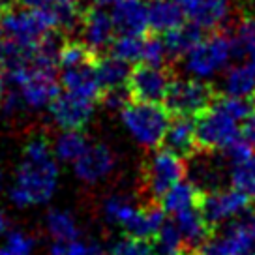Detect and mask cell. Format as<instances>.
<instances>
[{
  "label": "cell",
  "mask_w": 255,
  "mask_h": 255,
  "mask_svg": "<svg viewBox=\"0 0 255 255\" xmlns=\"http://www.w3.org/2000/svg\"><path fill=\"white\" fill-rule=\"evenodd\" d=\"M58 165L47 135L34 133L26 141L9 188V203L17 208L45 205L58 188Z\"/></svg>",
  "instance_id": "obj_1"
},
{
  "label": "cell",
  "mask_w": 255,
  "mask_h": 255,
  "mask_svg": "<svg viewBox=\"0 0 255 255\" xmlns=\"http://www.w3.org/2000/svg\"><path fill=\"white\" fill-rule=\"evenodd\" d=\"M0 32L6 47L30 51L40 47L58 28L49 11L28 8L13 0L0 8Z\"/></svg>",
  "instance_id": "obj_2"
},
{
  "label": "cell",
  "mask_w": 255,
  "mask_h": 255,
  "mask_svg": "<svg viewBox=\"0 0 255 255\" xmlns=\"http://www.w3.org/2000/svg\"><path fill=\"white\" fill-rule=\"evenodd\" d=\"M120 120L137 144L148 150H158L171 126V113L161 104L129 102L120 111Z\"/></svg>",
  "instance_id": "obj_3"
},
{
  "label": "cell",
  "mask_w": 255,
  "mask_h": 255,
  "mask_svg": "<svg viewBox=\"0 0 255 255\" xmlns=\"http://www.w3.org/2000/svg\"><path fill=\"white\" fill-rule=\"evenodd\" d=\"M235 56L233 38L223 32H214L208 38H203L197 47L182 60L184 72L190 79L205 81L216 77L223 70L227 72L231 66V58Z\"/></svg>",
  "instance_id": "obj_4"
},
{
  "label": "cell",
  "mask_w": 255,
  "mask_h": 255,
  "mask_svg": "<svg viewBox=\"0 0 255 255\" xmlns=\"http://www.w3.org/2000/svg\"><path fill=\"white\" fill-rule=\"evenodd\" d=\"M186 171L188 169L182 158L171 154L165 148L152 150L150 156L144 159L143 171H141L146 205H159L171 188L182 182Z\"/></svg>",
  "instance_id": "obj_5"
},
{
  "label": "cell",
  "mask_w": 255,
  "mask_h": 255,
  "mask_svg": "<svg viewBox=\"0 0 255 255\" xmlns=\"http://www.w3.org/2000/svg\"><path fill=\"white\" fill-rule=\"evenodd\" d=\"M197 255H255V208L216 229Z\"/></svg>",
  "instance_id": "obj_6"
},
{
  "label": "cell",
  "mask_w": 255,
  "mask_h": 255,
  "mask_svg": "<svg viewBox=\"0 0 255 255\" xmlns=\"http://www.w3.org/2000/svg\"><path fill=\"white\" fill-rule=\"evenodd\" d=\"M195 124H197V144L205 152H223L242 139V126H240L242 122L225 111L218 102V98L207 113L195 119Z\"/></svg>",
  "instance_id": "obj_7"
},
{
  "label": "cell",
  "mask_w": 255,
  "mask_h": 255,
  "mask_svg": "<svg viewBox=\"0 0 255 255\" xmlns=\"http://www.w3.org/2000/svg\"><path fill=\"white\" fill-rule=\"evenodd\" d=\"M216 94L214 87L205 81L197 79H173L167 90L163 107L175 117L184 119H199L214 105Z\"/></svg>",
  "instance_id": "obj_8"
},
{
  "label": "cell",
  "mask_w": 255,
  "mask_h": 255,
  "mask_svg": "<svg viewBox=\"0 0 255 255\" xmlns=\"http://www.w3.org/2000/svg\"><path fill=\"white\" fill-rule=\"evenodd\" d=\"M201 214L212 229H220L225 223L233 222L250 210V199L235 188H222L212 193H203L201 199Z\"/></svg>",
  "instance_id": "obj_9"
},
{
  "label": "cell",
  "mask_w": 255,
  "mask_h": 255,
  "mask_svg": "<svg viewBox=\"0 0 255 255\" xmlns=\"http://www.w3.org/2000/svg\"><path fill=\"white\" fill-rule=\"evenodd\" d=\"M171 83H173V77H171L169 70L139 64L131 70L128 92L131 96V102L163 104Z\"/></svg>",
  "instance_id": "obj_10"
},
{
  "label": "cell",
  "mask_w": 255,
  "mask_h": 255,
  "mask_svg": "<svg viewBox=\"0 0 255 255\" xmlns=\"http://www.w3.org/2000/svg\"><path fill=\"white\" fill-rule=\"evenodd\" d=\"M94 109L96 102L62 90L49 105V115L62 131H81L90 122Z\"/></svg>",
  "instance_id": "obj_11"
},
{
  "label": "cell",
  "mask_w": 255,
  "mask_h": 255,
  "mask_svg": "<svg viewBox=\"0 0 255 255\" xmlns=\"http://www.w3.org/2000/svg\"><path fill=\"white\" fill-rule=\"evenodd\" d=\"M81 41L87 45L96 56L104 53L105 49H111L115 43V23L109 11H105L102 6H94L83 11L81 17Z\"/></svg>",
  "instance_id": "obj_12"
},
{
  "label": "cell",
  "mask_w": 255,
  "mask_h": 255,
  "mask_svg": "<svg viewBox=\"0 0 255 255\" xmlns=\"http://www.w3.org/2000/svg\"><path fill=\"white\" fill-rule=\"evenodd\" d=\"M184 15L201 30L216 32L233 15V0H178Z\"/></svg>",
  "instance_id": "obj_13"
},
{
  "label": "cell",
  "mask_w": 255,
  "mask_h": 255,
  "mask_svg": "<svg viewBox=\"0 0 255 255\" xmlns=\"http://www.w3.org/2000/svg\"><path fill=\"white\" fill-rule=\"evenodd\" d=\"M117 158L113 150L104 143H92L83 156L73 163V173L81 182L94 186L104 182L113 173Z\"/></svg>",
  "instance_id": "obj_14"
},
{
  "label": "cell",
  "mask_w": 255,
  "mask_h": 255,
  "mask_svg": "<svg viewBox=\"0 0 255 255\" xmlns=\"http://www.w3.org/2000/svg\"><path fill=\"white\" fill-rule=\"evenodd\" d=\"M113 23L119 36H137L144 38L150 30L148 24V4L143 0H129L115 6L111 11Z\"/></svg>",
  "instance_id": "obj_15"
},
{
  "label": "cell",
  "mask_w": 255,
  "mask_h": 255,
  "mask_svg": "<svg viewBox=\"0 0 255 255\" xmlns=\"http://www.w3.org/2000/svg\"><path fill=\"white\" fill-rule=\"evenodd\" d=\"M60 87L64 92L81 96V98H87L92 102H96L98 98L102 100L104 90H102L98 73H96V60L77 66V68L60 70Z\"/></svg>",
  "instance_id": "obj_16"
},
{
  "label": "cell",
  "mask_w": 255,
  "mask_h": 255,
  "mask_svg": "<svg viewBox=\"0 0 255 255\" xmlns=\"http://www.w3.org/2000/svg\"><path fill=\"white\" fill-rule=\"evenodd\" d=\"M161 148L169 150L178 158H190L199 148L197 144V124L195 119H184V117H175L171 120L165 139Z\"/></svg>",
  "instance_id": "obj_17"
},
{
  "label": "cell",
  "mask_w": 255,
  "mask_h": 255,
  "mask_svg": "<svg viewBox=\"0 0 255 255\" xmlns=\"http://www.w3.org/2000/svg\"><path fill=\"white\" fill-rule=\"evenodd\" d=\"M175 225L178 227V231L182 235L186 250L193 254V250L199 252L201 248L208 242V239L212 237L214 229L210 227L205 220V216L201 214V208H190V210H184L180 214H176L171 218Z\"/></svg>",
  "instance_id": "obj_18"
},
{
  "label": "cell",
  "mask_w": 255,
  "mask_h": 255,
  "mask_svg": "<svg viewBox=\"0 0 255 255\" xmlns=\"http://www.w3.org/2000/svg\"><path fill=\"white\" fill-rule=\"evenodd\" d=\"M17 2L28 8L49 11L55 19L58 32L73 30L77 24H81L83 11L79 9L77 0H17Z\"/></svg>",
  "instance_id": "obj_19"
},
{
  "label": "cell",
  "mask_w": 255,
  "mask_h": 255,
  "mask_svg": "<svg viewBox=\"0 0 255 255\" xmlns=\"http://www.w3.org/2000/svg\"><path fill=\"white\" fill-rule=\"evenodd\" d=\"M148 24L150 30L156 34H169L186 24V15L178 0H150Z\"/></svg>",
  "instance_id": "obj_20"
},
{
  "label": "cell",
  "mask_w": 255,
  "mask_h": 255,
  "mask_svg": "<svg viewBox=\"0 0 255 255\" xmlns=\"http://www.w3.org/2000/svg\"><path fill=\"white\" fill-rule=\"evenodd\" d=\"M222 88L227 98L252 100L255 94V66L246 62L231 66L223 75Z\"/></svg>",
  "instance_id": "obj_21"
},
{
  "label": "cell",
  "mask_w": 255,
  "mask_h": 255,
  "mask_svg": "<svg viewBox=\"0 0 255 255\" xmlns=\"http://www.w3.org/2000/svg\"><path fill=\"white\" fill-rule=\"evenodd\" d=\"M96 73H98L102 90L109 92L117 88H128V83L131 77V68L129 64L122 62L113 55H102L96 58Z\"/></svg>",
  "instance_id": "obj_22"
},
{
  "label": "cell",
  "mask_w": 255,
  "mask_h": 255,
  "mask_svg": "<svg viewBox=\"0 0 255 255\" xmlns=\"http://www.w3.org/2000/svg\"><path fill=\"white\" fill-rule=\"evenodd\" d=\"M201 199H203V193L195 188V184L182 180V182H178L175 188H171L167 191V195L161 199L159 207L163 208L165 214L173 218V216L180 214L184 210L197 208L201 205Z\"/></svg>",
  "instance_id": "obj_23"
},
{
  "label": "cell",
  "mask_w": 255,
  "mask_h": 255,
  "mask_svg": "<svg viewBox=\"0 0 255 255\" xmlns=\"http://www.w3.org/2000/svg\"><path fill=\"white\" fill-rule=\"evenodd\" d=\"M201 40H203V30L197 28L195 24L188 23V24H182L176 30L165 34L163 43H165L167 55L171 58H180V60H184L193 49L199 45Z\"/></svg>",
  "instance_id": "obj_24"
},
{
  "label": "cell",
  "mask_w": 255,
  "mask_h": 255,
  "mask_svg": "<svg viewBox=\"0 0 255 255\" xmlns=\"http://www.w3.org/2000/svg\"><path fill=\"white\" fill-rule=\"evenodd\" d=\"M45 231L53 242H72L81 239V227L75 216L60 208H53L45 214Z\"/></svg>",
  "instance_id": "obj_25"
},
{
  "label": "cell",
  "mask_w": 255,
  "mask_h": 255,
  "mask_svg": "<svg viewBox=\"0 0 255 255\" xmlns=\"http://www.w3.org/2000/svg\"><path fill=\"white\" fill-rule=\"evenodd\" d=\"M104 216L107 222L119 225L122 231L126 233L131 223L137 220V216L141 212L139 205H135L133 201L126 197V195H111L104 201Z\"/></svg>",
  "instance_id": "obj_26"
},
{
  "label": "cell",
  "mask_w": 255,
  "mask_h": 255,
  "mask_svg": "<svg viewBox=\"0 0 255 255\" xmlns=\"http://www.w3.org/2000/svg\"><path fill=\"white\" fill-rule=\"evenodd\" d=\"M90 141L83 131H62L53 143V154L62 163H75L90 148Z\"/></svg>",
  "instance_id": "obj_27"
},
{
  "label": "cell",
  "mask_w": 255,
  "mask_h": 255,
  "mask_svg": "<svg viewBox=\"0 0 255 255\" xmlns=\"http://www.w3.org/2000/svg\"><path fill=\"white\" fill-rule=\"evenodd\" d=\"M233 38V47L235 56L242 58V62L255 66V15L246 13L240 17L239 24L235 28Z\"/></svg>",
  "instance_id": "obj_28"
},
{
  "label": "cell",
  "mask_w": 255,
  "mask_h": 255,
  "mask_svg": "<svg viewBox=\"0 0 255 255\" xmlns=\"http://www.w3.org/2000/svg\"><path fill=\"white\" fill-rule=\"evenodd\" d=\"M152 248L156 255H182L188 252L182 235L173 220H167L161 225L158 235L152 239Z\"/></svg>",
  "instance_id": "obj_29"
},
{
  "label": "cell",
  "mask_w": 255,
  "mask_h": 255,
  "mask_svg": "<svg viewBox=\"0 0 255 255\" xmlns=\"http://www.w3.org/2000/svg\"><path fill=\"white\" fill-rule=\"evenodd\" d=\"M98 56L90 51V49L83 43V41H64L60 47V55H58V68L60 70H68V68H77L83 64L94 62Z\"/></svg>",
  "instance_id": "obj_30"
},
{
  "label": "cell",
  "mask_w": 255,
  "mask_h": 255,
  "mask_svg": "<svg viewBox=\"0 0 255 255\" xmlns=\"http://www.w3.org/2000/svg\"><path fill=\"white\" fill-rule=\"evenodd\" d=\"M231 188L244 193L250 201H255V154L244 163L231 169Z\"/></svg>",
  "instance_id": "obj_31"
},
{
  "label": "cell",
  "mask_w": 255,
  "mask_h": 255,
  "mask_svg": "<svg viewBox=\"0 0 255 255\" xmlns=\"http://www.w3.org/2000/svg\"><path fill=\"white\" fill-rule=\"evenodd\" d=\"M49 255H107L105 248L94 239H77L72 242H53Z\"/></svg>",
  "instance_id": "obj_32"
},
{
  "label": "cell",
  "mask_w": 255,
  "mask_h": 255,
  "mask_svg": "<svg viewBox=\"0 0 255 255\" xmlns=\"http://www.w3.org/2000/svg\"><path fill=\"white\" fill-rule=\"evenodd\" d=\"M146 38V36H144ZM144 38H137V36H119L115 43L111 45V55L119 58L126 64L141 62L143 58V47Z\"/></svg>",
  "instance_id": "obj_33"
},
{
  "label": "cell",
  "mask_w": 255,
  "mask_h": 255,
  "mask_svg": "<svg viewBox=\"0 0 255 255\" xmlns=\"http://www.w3.org/2000/svg\"><path fill=\"white\" fill-rule=\"evenodd\" d=\"M36 242L28 233L13 229L0 244V255H34Z\"/></svg>",
  "instance_id": "obj_34"
},
{
  "label": "cell",
  "mask_w": 255,
  "mask_h": 255,
  "mask_svg": "<svg viewBox=\"0 0 255 255\" xmlns=\"http://www.w3.org/2000/svg\"><path fill=\"white\" fill-rule=\"evenodd\" d=\"M167 49L163 43V38L158 36H146L144 38V47H143V58L141 62L146 66H156V68H163V64L167 60Z\"/></svg>",
  "instance_id": "obj_35"
},
{
  "label": "cell",
  "mask_w": 255,
  "mask_h": 255,
  "mask_svg": "<svg viewBox=\"0 0 255 255\" xmlns=\"http://www.w3.org/2000/svg\"><path fill=\"white\" fill-rule=\"evenodd\" d=\"M242 139L255 150V111L248 117V120L242 126Z\"/></svg>",
  "instance_id": "obj_36"
},
{
  "label": "cell",
  "mask_w": 255,
  "mask_h": 255,
  "mask_svg": "<svg viewBox=\"0 0 255 255\" xmlns=\"http://www.w3.org/2000/svg\"><path fill=\"white\" fill-rule=\"evenodd\" d=\"M11 231H13V229H11V218H9V214L6 212V208L0 207V237L6 239Z\"/></svg>",
  "instance_id": "obj_37"
},
{
  "label": "cell",
  "mask_w": 255,
  "mask_h": 255,
  "mask_svg": "<svg viewBox=\"0 0 255 255\" xmlns=\"http://www.w3.org/2000/svg\"><path fill=\"white\" fill-rule=\"evenodd\" d=\"M96 2H98V6H102V8H104V6H113V8H115V6H119L122 2H129V0H96Z\"/></svg>",
  "instance_id": "obj_38"
},
{
  "label": "cell",
  "mask_w": 255,
  "mask_h": 255,
  "mask_svg": "<svg viewBox=\"0 0 255 255\" xmlns=\"http://www.w3.org/2000/svg\"><path fill=\"white\" fill-rule=\"evenodd\" d=\"M4 51H6V41H4L2 32H0V66H2V60H4Z\"/></svg>",
  "instance_id": "obj_39"
},
{
  "label": "cell",
  "mask_w": 255,
  "mask_h": 255,
  "mask_svg": "<svg viewBox=\"0 0 255 255\" xmlns=\"http://www.w3.org/2000/svg\"><path fill=\"white\" fill-rule=\"evenodd\" d=\"M2 100H4V77L0 73V104H2Z\"/></svg>",
  "instance_id": "obj_40"
},
{
  "label": "cell",
  "mask_w": 255,
  "mask_h": 255,
  "mask_svg": "<svg viewBox=\"0 0 255 255\" xmlns=\"http://www.w3.org/2000/svg\"><path fill=\"white\" fill-rule=\"evenodd\" d=\"M2 191H4V175L0 171V195H2Z\"/></svg>",
  "instance_id": "obj_41"
},
{
  "label": "cell",
  "mask_w": 255,
  "mask_h": 255,
  "mask_svg": "<svg viewBox=\"0 0 255 255\" xmlns=\"http://www.w3.org/2000/svg\"><path fill=\"white\" fill-rule=\"evenodd\" d=\"M9 2H13V0H0V8L6 6V4H9Z\"/></svg>",
  "instance_id": "obj_42"
},
{
  "label": "cell",
  "mask_w": 255,
  "mask_h": 255,
  "mask_svg": "<svg viewBox=\"0 0 255 255\" xmlns=\"http://www.w3.org/2000/svg\"><path fill=\"white\" fill-rule=\"evenodd\" d=\"M182 255H193V254H191V252H186V254H182ZM195 255H197V254H195Z\"/></svg>",
  "instance_id": "obj_43"
}]
</instances>
